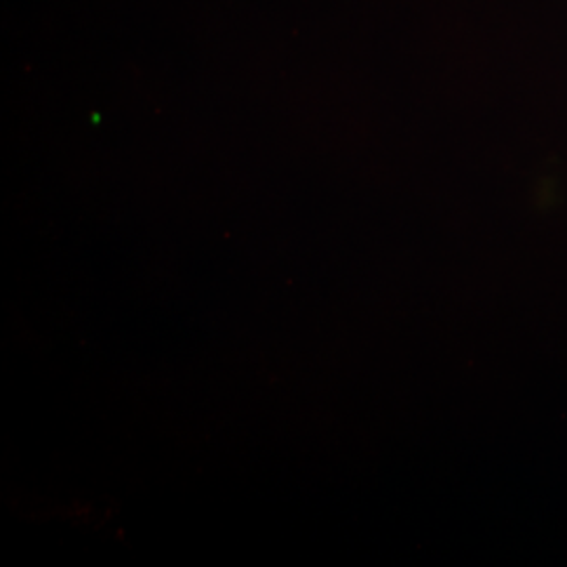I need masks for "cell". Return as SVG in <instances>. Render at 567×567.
<instances>
[]
</instances>
